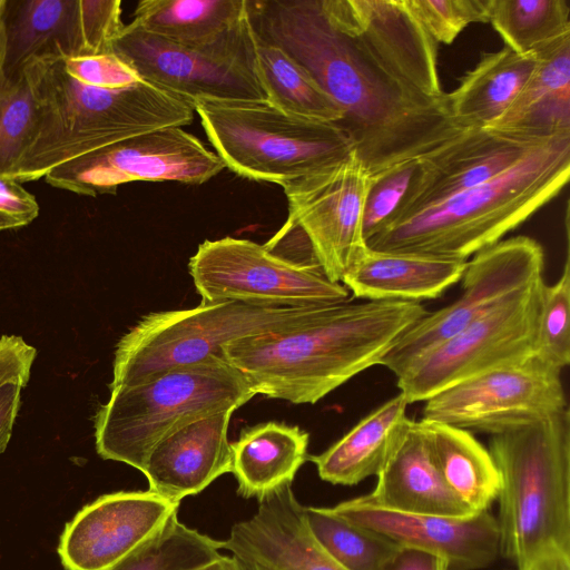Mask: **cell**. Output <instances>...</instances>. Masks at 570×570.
<instances>
[{"mask_svg":"<svg viewBox=\"0 0 570 570\" xmlns=\"http://www.w3.org/2000/svg\"><path fill=\"white\" fill-rule=\"evenodd\" d=\"M178 505L150 490L101 495L66 524L61 563L66 570H109L158 533Z\"/></svg>","mask_w":570,"mask_h":570,"instance_id":"17","label":"cell"},{"mask_svg":"<svg viewBox=\"0 0 570 570\" xmlns=\"http://www.w3.org/2000/svg\"><path fill=\"white\" fill-rule=\"evenodd\" d=\"M247 13V0H144L130 23L181 45L212 42Z\"/></svg>","mask_w":570,"mask_h":570,"instance_id":"28","label":"cell"},{"mask_svg":"<svg viewBox=\"0 0 570 570\" xmlns=\"http://www.w3.org/2000/svg\"><path fill=\"white\" fill-rule=\"evenodd\" d=\"M255 395L240 371L220 356L110 389L94 417L97 453L141 472L164 438L196 420L235 411Z\"/></svg>","mask_w":570,"mask_h":570,"instance_id":"6","label":"cell"},{"mask_svg":"<svg viewBox=\"0 0 570 570\" xmlns=\"http://www.w3.org/2000/svg\"><path fill=\"white\" fill-rule=\"evenodd\" d=\"M254 31L303 66L343 112L336 124L375 178L419 161L470 128L448 94H425L355 27L347 0H247Z\"/></svg>","mask_w":570,"mask_h":570,"instance_id":"1","label":"cell"},{"mask_svg":"<svg viewBox=\"0 0 570 570\" xmlns=\"http://www.w3.org/2000/svg\"><path fill=\"white\" fill-rule=\"evenodd\" d=\"M235 559H236V558H235ZM237 561L239 562V564H240V569H242V570H257V569H256L255 567H253V566L246 564V563H244V562H242V561H239V560H237Z\"/></svg>","mask_w":570,"mask_h":570,"instance_id":"45","label":"cell"},{"mask_svg":"<svg viewBox=\"0 0 570 570\" xmlns=\"http://www.w3.org/2000/svg\"><path fill=\"white\" fill-rule=\"evenodd\" d=\"M1 33L3 81L32 60L94 55L83 0H7Z\"/></svg>","mask_w":570,"mask_h":570,"instance_id":"20","label":"cell"},{"mask_svg":"<svg viewBox=\"0 0 570 570\" xmlns=\"http://www.w3.org/2000/svg\"><path fill=\"white\" fill-rule=\"evenodd\" d=\"M488 22L507 47L529 55L570 33L566 0H488Z\"/></svg>","mask_w":570,"mask_h":570,"instance_id":"30","label":"cell"},{"mask_svg":"<svg viewBox=\"0 0 570 570\" xmlns=\"http://www.w3.org/2000/svg\"><path fill=\"white\" fill-rule=\"evenodd\" d=\"M438 42L450 45L470 23L488 22V0H405Z\"/></svg>","mask_w":570,"mask_h":570,"instance_id":"36","label":"cell"},{"mask_svg":"<svg viewBox=\"0 0 570 570\" xmlns=\"http://www.w3.org/2000/svg\"><path fill=\"white\" fill-rule=\"evenodd\" d=\"M379 570H448V564L433 553L400 546Z\"/></svg>","mask_w":570,"mask_h":570,"instance_id":"40","label":"cell"},{"mask_svg":"<svg viewBox=\"0 0 570 570\" xmlns=\"http://www.w3.org/2000/svg\"><path fill=\"white\" fill-rule=\"evenodd\" d=\"M537 65L510 108L491 126L512 127L527 111L570 97V33L534 51Z\"/></svg>","mask_w":570,"mask_h":570,"instance_id":"33","label":"cell"},{"mask_svg":"<svg viewBox=\"0 0 570 570\" xmlns=\"http://www.w3.org/2000/svg\"><path fill=\"white\" fill-rule=\"evenodd\" d=\"M551 138L518 129L470 128L417 161L403 198L384 225L493 179Z\"/></svg>","mask_w":570,"mask_h":570,"instance_id":"16","label":"cell"},{"mask_svg":"<svg viewBox=\"0 0 570 570\" xmlns=\"http://www.w3.org/2000/svg\"><path fill=\"white\" fill-rule=\"evenodd\" d=\"M417 422L450 492L472 513L489 511L501 488L489 450L470 431L438 421Z\"/></svg>","mask_w":570,"mask_h":570,"instance_id":"26","label":"cell"},{"mask_svg":"<svg viewBox=\"0 0 570 570\" xmlns=\"http://www.w3.org/2000/svg\"><path fill=\"white\" fill-rule=\"evenodd\" d=\"M533 355L559 368L570 363V259L556 283L541 287Z\"/></svg>","mask_w":570,"mask_h":570,"instance_id":"34","label":"cell"},{"mask_svg":"<svg viewBox=\"0 0 570 570\" xmlns=\"http://www.w3.org/2000/svg\"><path fill=\"white\" fill-rule=\"evenodd\" d=\"M417 161L399 165L375 177L363 210V233L367 242L392 216L415 173Z\"/></svg>","mask_w":570,"mask_h":570,"instance_id":"37","label":"cell"},{"mask_svg":"<svg viewBox=\"0 0 570 570\" xmlns=\"http://www.w3.org/2000/svg\"><path fill=\"white\" fill-rule=\"evenodd\" d=\"M23 72L33 89L37 119L9 176L21 184L116 141L194 120L191 102L144 79L124 88L91 86L72 78L61 58L52 57L32 60Z\"/></svg>","mask_w":570,"mask_h":570,"instance_id":"3","label":"cell"},{"mask_svg":"<svg viewBox=\"0 0 570 570\" xmlns=\"http://www.w3.org/2000/svg\"><path fill=\"white\" fill-rule=\"evenodd\" d=\"M331 509L397 546L441 557L448 570L484 569L500 556L498 521L489 511L462 517L404 513L373 507L358 497Z\"/></svg>","mask_w":570,"mask_h":570,"instance_id":"18","label":"cell"},{"mask_svg":"<svg viewBox=\"0 0 570 570\" xmlns=\"http://www.w3.org/2000/svg\"><path fill=\"white\" fill-rule=\"evenodd\" d=\"M327 307H259L219 302L150 313L118 341L109 389L135 385L213 356L223 357L224 345L296 330L316 320Z\"/></svg>","mask_w":570,"mask_h":570,"instance_id":"8","label":"cell"},{"mask_svg":"<svg viewBox=\"0 0 570 570\" xmlns=\"http://www.w3.org/2000/svg\"><path fill=\"white\" fill-rule=\"evenodd\" d=\"M225 168L183 127L135 135L69 160L43 178L52 187L82 196L115 194L131 181H177L200 185Z\"/></svg>","mask_w":570,"mask_h":570,"instance_id":"14","label":"cell"},{"mask_svg":"<svg viewBox=\"0 0 570 570\" xmlns=\"http://www.w3.org/2000/svg\"><path fill=\"white\" fill-rule=\"evenodd\" d=\"M567 407L561 370L532 354L440 391L425 401L422 419L494 435Z\"/></svg>","mask_w":570,"mask_h":570,"instance_id":"15","label":"cell"},{"mask_svg":"<svg viewBox=\"0 0 570 570\" xmlns=\"http://www.w3.org/2000/svg\"><path fill=\"white\" fill-rule=\"evenodd\" d=\"M27 384L9 382L0 385V454L6 450L21 403V393Z\"/></svg>","mask_w":570,"mask_h":570,"instance_id":"41","label":"cell"},{"mask_svg":"<svg viewBox=\"0 0 570 570\" xmlns=\"http://www.w3.org/2000/svg\"><path fill=\"white\" fill-rule=\"evenodd\" d=\"M206 136L229 170L282 187L344 163L354 151L336 124L304 119L263 101H196Z\"/></svg>","mask_w":570,"mask_h":570,"instance_id":"7","label":"cell"},{"mask_svg":"<svg viewBox=\"0 0 570 570\" xmlns=\"http://www.w3.org/2000/svg\"><path fill=\"white\" fill-rule=\"evenodd\" d=\"M223 549L257 570H345L312 533L292 483L261 497L257 511L233 525Z\"/></svg>","mask_w":570,"mask_h":570,"instance_id":"19","label":"cell"},{"mask_svg":"<svg viewBox=\"0 0 570 570\" xmlns=\"http://www.w3.org/2000/svg\"><path fill=\"white\" fill-rule=\"evenodd\" d=\"M373 179L352 151L341 165L283 186L288 218L264 246L342 284L367 249L363 210Z\"/></svg>","mask_w":570,"mask_h":570,"instance_id":"9","label":"cell"},{"mask_svg":"<svg viewBox=\"0 0 570 570\" xmlns=\"http://www.w3.org/2000/svg\"><path fill=\"white\" fill-rule=\"evenodd\" d=\"M308 432L299 426L275 421L243 429L238 440L230 443V472L238 494L259 499L292 483L308 460Z\"/></svg>","mask_w":570,"mask_h":570,"instance_id":"25","label":"cell"},{"mask_svg":"<svg viewBox=\"0 0 570 570\" xmlns=\"http://www.w3.org/2000/svg\"><path fill=\"white\" fill-rule=\"evenodd\" d=\"M197 570H242L240 564L233 556H222L219 559Z\"/></svg>","mask_w":570,"mask_h":570,"instance_id":"43","label":"cell"},{"mask_svg":"<svg viewBox=\"0 0 570 570\" xmlns=\"http://www.w3.org/2000/svg\"><path fill=\"white\" fill-rule=\"evenodd\" d=\"M569 175L570 134H561L493 179L384 225L366 244L379 252L466 261L554 198Z\"/></svg>","mask_w":570,"mask_h":570,"instance_id":"4","label":"cell"},{"mask_svg":"<svg viewBox=\"0 0 570 570\" xmlns=\"http://www.w3.org/2000/svg\"><path fill=\"white\" fill-rule=\"evenodd\" d=\"M428 313L417 302L350 301L293 331L249 336L222 347L256 394L314 404L380 365L395 341Z\"/></svg>","mask_w":570,"mask_h":570,"instance_id":"2","label":"cell"},{"mask_svg":"<svg viewBox=\"0 0 570 570\" xmlns=\"http://www.w3.org/2000/svg\"><path fill=\"white\" fill-rule=\"evenodd\" d=\"M501 478L500 554L522 570L550 549L570 552V412L491 435Z\"/></svg>","mask_w":570,"mask_h":570,"instance_id":"5","label":"cell"},{"mask_svg":"<svg viewBox=\"0 0 570 570\" xmlns=\"http://www.w3.org/2000/svg\"><path fill=\"white\" fill-rule=\"evenodd\" d=\"M112 52L141 79L191 104L266 100L248 11L233 29L204 45L176 43L128 23L114 40Z\"/></svg>","mask_w":570,"mask_h":570,"instance_id":"10","label":"cell"},{"mask_svg":"<svg viewBox=\"0 0 570 570\" xmlns=\"http://www.w3.org/2000/svg\"><path fill=\"white\" fill-rule=\"evenodd\" d=\"M542 246L528 236L500 240L473 255L462 281V293L451 304L428 312L391 346L380 365L395 377L422 355L465 326L543 278Z\"/></svg>","mask_w":570,"mask_h":570,"instance_id":"12","label":"cell"},{"mask_svg":"<svg viewBox=\"0 0 570 570\" xmlns=\"http://www.w3.org/2000/svg\"><path fill=\"white\" fill-rule=\"evenodd\" d=\"M233 412L205 416L164 438L153 449L141 471L148 490L179 503L230 472L228 426Z\"/></svg>","mask_w":570,"mask_h":570,"instance_id":"21","label":"cell"},{"mask_svg":"<svg viewBox=\"0 0 570 570\" xmlns=\"http://www.w3.org/2000/svg\"><path fill=\"white\" fill-rule=\"evenodd\" d=\"M188 269L202 303L322 307L348 301L344 285L249 239H207L189 258Z\"/></svg>","mask_w":570,"mask_h":570,"instance_id":"11","label":"cell"},{"mask_svg":"<svg viewBox=\"0 0 570 570\" xmlns=\"http://www.w3.org/2000/svg\"><path fill=\"white\" fill-rule=\"evenodd\" d=\"M304 514L316 540L345 570H379L400 547L331 508L304 507Z\"/></svg>","mask_w":570,"mask_h":570,"instance_id":"31","label":"cell"},{"mask_svg":"<svg viewBox=\"0 0 570 570\" xmlns=\"http://www.w3.org/2000/svg\"><path fill=\"white\" fill-rule=\"evenodd\" d=\"M223 541L190 529L175 513L153 538L109 570H197L223 554Z\"/></svg>","mask_w":570,"mask_h":570,"instance_id":"32","label":"cell"},{"mask_svg":"<svg viewBox=\"0 0 570 570\" xmlns=\"http://www.w3.org/2000/svg\"><path fill=\"white\" fill-rule=\"evenodd\" d=\"M38 215L36 197L18 180L0 176V232L27 226Z\"/></svg>","mask_w":570,"mask_h":570,"instance_id":"39","label":"cell"},{"mask_svg":"<svg viewBox=\"0 0 570 570\" xmlns=\"http://www.w3.org/2000/svg\"><path fill=\"white\" fill-rule=\"evenodd\" d=\"M543 278L495 306L412 363L396 377L409 404L533 354Z\"/></svg>","mask_w":570,"mask_h":570,"instance_id":"13","label":"cell"},{"mask_svg":"<svg viewBox=\"0 0 570 570\" xmlns=\"http://www.w3.org/2000/svg\"><path fill=\"white\" fill-rule=\"evenodd\" d=\"M538 61L534 52L519 55L509 47L484 55L448 94L453 118L464 128H483L512 105Z\"/></svg>","mask_w":570,"mask_h":570,"instance_id":"27","label":"cell"},{"mask_svg":"<svg viewBox=\"0 0 570 570\" xmlns=\"http://www.w3.org/2000/svg\"><path fill=\"white\" fill-rule=\"evenodd\" d=\"M407 405L399 393L371 411L327 450L308 456L320 478L332 484L355 485L377 475L412 425Z\"/></svg>","mask_w":570,"mask_h":570,"instance_id":"24","label":"cell"},{"mask_svg":"<svg viewBox=\"0 0 570 570\" xmlns=\"http://www.w3.org/2000/svg\"><path fill=\"white\" fill-rule=\"evenodd\" d=\"M468 261L415 253L367 249L342 285L354 297L417 302L440 297L461 281Z\"/></svg>","mask_w":570,"mask_h":570,"instance_id":"22","label":"cell"},{"mask_svg":"<svg viewBox=\"0 0 570 570\" xmlns=\"http://www.w3.org/2000/svg\"><path fill=\"white\" fill-rule=\"evenodd\" d=\"M522 570H570V552L559 549L543 551Z\"/></svg>","mask_w":570,"mask_h":570,"instance_id":"42","label":"cell"},{"mask_svg":"<svg viewBox=\"0 0 570 570\" xmlns=\"http://www.w3.org/2000/svg\"><path fill=\"white\" fill-rule=\"evenodd\" d=\"M6 2H7V0H0V22H1L3 11H4Z\"/></svg>","mask_w":570,"mask_h":570,"instance_id":"46","label":"cell"},{"mask_svg":"<svg viewBox=\"0 0 570 570\" xmlns=\"http://www.w3.org/2000/svg\"><path fill=\"white\" fill-rule=\"evenodd\" d=\"M255 56L257 77L272 106L304 119L332 124L342 120L341 108L312 75L256 32Z\"/></svg>","mask_w":570,"mask_h":570,"instance_id":"29","label":"cell"},{"mask_svg":"<svg viewBox=\"0 0 570 570\" xmlns=\"http://www.w3.org/2000/svg\"><path fill=\"white\" fill-rule=\"evenodd\" d=\"M376 476L373 491L358 497L373 507L415 514H472L443 482L417 421Z\"/></svg>","mask_w":570,"mask_h":570,"instance_id":"23","label":"cell"},{"mask_svg":"<svg viewBox=\"0 0 570 570\" xmlns=\"http://www.w3.org/2000/svg\"><path fill=\"white\" fill-rule=\"evenodd\" d=\"M37 119V101L32 86L23 72L0 85V176L16 169L32 137Z\"/></svg>","mask_w":570,"mask_h":570,"instance_id":"35","label":"cell"},{"mask_svg":"<svg viewBox=\"0 0 570 570\" xmlns=\"http://www.w3.org/2000/svg\"><path fill=\"white\" fill-rule=\"evenodd\" d=\"M72 78L101 88H124L140 80L136 70L115 52L61 58Z\"/></svg>","mask_w":570,"mask_h":570,"instance_id":"38","label":"cell"},{"mask_svg":"<svg viewBox=\"0 0 570 570\" xmlns=\"http://www.w3.org/2000/svg\"><path fill=\"white\" fill-rule=\"evenodd\" d=\"M2 80V33H1V22H0V85Z\"/></svg>","mask_w":570,"mask_h":570,"instance_id":"44","label":"cell"}]
</instances>
